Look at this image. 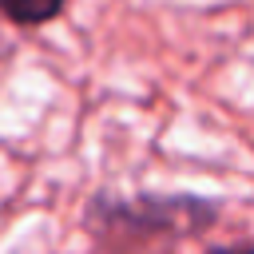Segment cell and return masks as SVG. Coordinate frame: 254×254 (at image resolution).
I'll return each mask as SVG.
<instances>
[{
  "mask_svg": "<svg viewBox=\"0 0 254 254\" xmlns=\"http://www.w3.org/2000/svg\"><path fill=\"white\" fill-rule=\"evenodd\" d=\"M214 218L210 202H194V198H139V202H115V198H99L87 210V222L107 230H127V234H167V230H190V226H206Z\"/></svg>",
  "mask_w": 254,
  "mask_h": 254,
  "instance_id": "6da1fadb",
  "label": "cell"
},
{
  "mask_svg": "<svg viewBox=\"0 0 254 254\" xmlns=\"http://www.w3.org/2000/svg\"><path fill=\"white\" fill-rule=\"evenodd\" d=\"M64 0H0V12L12 24H48L52 16H60Z\"/></svg>",
  "mask_w": 254,
  "mask_h": 254,
  "instance_id": "7a4b0ae2",
  "label": "cell"
}]
</instances>
